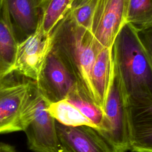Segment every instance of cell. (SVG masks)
<instances>
[{"instance_id": "obj_1", "label": "cell", "mask_w": 152, "mask_h": 152, "mask_svg": "<svg viewBox=\"0 0 152 152\" xmlns=\"http://www.w3.org/2000/svg\"><path fill=\"white\" fill-rule=\"evenodd\" d=\"M115 77L128 106L152 105V59L140 31L126 24L112 48Z\"/></svg>"}, {"instance_id": "obj_2", "label": "cell", "mask_w": 152, "mask_h": 152, "mask_svg": "<svg viewBox=\"0 0 152 152\" xmlns=\"http://www.w3.org/2000/svg\"><path fill=\"white\" fill-rule=\"evenodd\" d=\"M48 104L35 84L22 119V131L26 135L28 148L33 152H60L56 121L48 110Z\"/></svg>"}, {"instance_id": "obj_3", "label": "cell", "mask_w": 152, "mask_h": 152, "mask_svg": "<svg viewBox=\"0 0 152 152\" xmlns=\"http://www.w3.org/2000/svg\"><path fill=\"white\" fill-rule=\"evenodd\" d=\"M102 125L97 129L115 152L130 149L128 104L113 73L103 107Z\"/></svg>"}, {"instance_id": "obj_4", "label": "cell", "mask_w": 152, "mask_h": 152, "mask_svg": "<svg viewBox=\"0 0 152 152\" xmlns=\"http://www.w3.org/2000/svg\"><path fill=\"white\" fill-rule=\"evenodd\" d=\"M34 87V81L15 72L0 80V134L23 130V115Z\"/></svg>"}, {"instance_id": "obj_5", "label": "cell", "mask_w": 152, "mask_h": 152, "mask_svg": "<svg viewBox=\"0 0 152 152\" xmlns=\"http://www.w3.org/2000/svg\"><path fill=\"white\" fill-rule=\"evenodd\" d=\"M48 110L57 122L68 126L88 125L99 129L103 110L81 84L62 100L49 103Z\"/></svg>"}, {"instance_id": "obj_6", "label": "cell", "mask_w": 152, "mask_h": 152, "mask_svg": "<svg viewBox=\"0 0 152 152\" xmlns=\"http://www.w3.org/2000/svg\"><path fill=\"white\" fill-rule=\"evenodd\" d=\"M34 81L38 92L49 104L65 99L80 84L52 46Z\"/></svg>"}, {"instance_id": "obj_7", "label": "cell", "mask_w": 152, "mask_h": 152, "mask_svg": "<svg viewBox=\"0 0 152 152\" xmlns=\"http://www.w3.org/2000/svg\"><path fill=\"white\" fill-rule=\"evenodd\" d=\"M128 0H96L89 33L99 50L112 48L127 24Z\"/></svg>"}, {"instance_id": "obj_8", "label": "cell", "mask_w": 152, "mask_h": 152, "mask_svg": "<svg viewBox=\"0 0 152 152\" xmlns=\"http://www.w3.org/2000/svg\"><path fill=\"white\" fill-rule=\"evenodd\" d=\"M50 34H45L38 26L33 33L18 43L13 72L36 80L52 48Z\"/></svg>"}, {"instance_id": "obj_9", "label": "cell", "mask_w": 152, "mask_h": 152, "mask_svg": "<svg viewBox=\"0 0 152 152\" xmlns=\"http://www.w3.org/2000/svg\"><path fill=\"white\" fill-rule=\"evenodd\" d=\"M55 125L60 152H115L94 127Z\"/></svg>"}, {"instance_id": "obj_10", "label": "cell", "mask_w": 152, "mask_h": 152, "mask_svg": "<svg viewBox=\"0 0 152 152\" xmlns=\"http://www.w3.org/2000/svg\"><path fill=\"white\" fill-rule=\"evenodd\" d=\"M5 2L19 43L37 28L40 0H5Z\"/></svg>"}, {"instance_id": "obj_11", "label": "cell", "mask_w": 152, "mask_h": 152, "mask_svg": "<svg viewBox=\"0 0 152 152\" xmlns=\"http://www.w3.org/2000/svg\"><path fill=\"white\" fill-rule=\"evenodd\" d=\"M113 73L112 48H102L97 53L88 87L89 94L102 109Z\"/></svg>"}, {"instance_id": "obj_12", "label": "cell", "mask_w": 152, "mask_h": 152, "mask_svg": "<svg viewBox=\"0 0 152 152\" xmlns=\"http://www.w3.org/2000/svg\"><path fill=\"white\" fill-rule=\"evenodd\" d=\"M130 149L152 152V105L128 106Z\"/></svg>"}, {"instance_id": "obj_13", "label": "cell", "mask_w": 152, "mask_h": 152, "mask_svg": "<svg viewBox=\"0 0 152 152\" xmlns=\"http://www.w3.org/2000/svg\"><path fill=\"white\" fill-rule=\"evenodd\" d=\"M18 45L5 0H0V80L13 72Z\"/></svg>"}, {"instance_id": "obj_14", "label": "cell", "mask_w": 152, "mask_h": 152, "mask_svg": "<svg viewBox=\"0 0 152 152\" xmlns=\"http://www.w3.org/2000/svg\"><path fill=\"white\" fill-rule=\"evenodd\" d=\"M74 0H40L39 27L46 35H50L56 26L71 8Z\"/></svg>"}, {"instance_id": "obj_15", "label": "cell", "mask_w": 152, "mask_h": 152, "mask_svg": "<svg viewBox=\"0 0 152 152\" xmlns=\"http://www.w3.org/2000/svg\"><path fill=\"white\" fill-rule=\"evenodd\" d=\"M127 24L140 31L152 27V0H128Z\"/></svg>"}, {"instance_id": "obj_16", "label": "cell", "mask_w": 152, "mask_h": 152, "mask_svg": "<svg viewBox=\"0 0 152 152\" xmlns=\"http://www.w3.org/2000/svg\"><path fill=\"white\" fill-rule=\"evenodd\" d=\"M96 0H90L81 6L70 10L65 15L75 26L89 31Z\"/></svg>"}, {"instance_id": "obj_17", "label": "cell", "mask_w": 152, "mask_h": 152, "mask_svg": "<svg viewBox=\"0 0 152 152\" xmlns=\"http://www.w3.org/2000/svg\"><path fill=\"white\" fill-rule=\"evenodd\" d=\"M141 37L152 59V30L146 31Z\"/></svg>"}, {"instance_id": "obj_18", "label": "cell", "mask_w": 152, "mask_h": 152, "mask_svg": "<svg viewBox=\"0 0 152 152\" xmlns=\"http://www.w3.org/2000/svg\"><path fill=\"white\" fill-rule=\"evenodd\" d=\"M0 152H17L13 146L8 144L0 142Z\"/></svg>"}, {"instance_id": "obj_19", "label": "cell", "mask_w": 152, "mask_h": 152, "mask_svg": "<svg viewBox=\"0 0 152 152\" xmlns=\"http://www.w3.org/2000/svg\"><path fill=\"white\" fill-rule=\"evenodd\" d=\"M88 1H90V0H74L73 2L72 3V5H71L70 10H72V9H74V8H76L77 7H79L81 6L82 5H83L84 4H85L87 2H88Z\"/></svg>"}]
</instances>
